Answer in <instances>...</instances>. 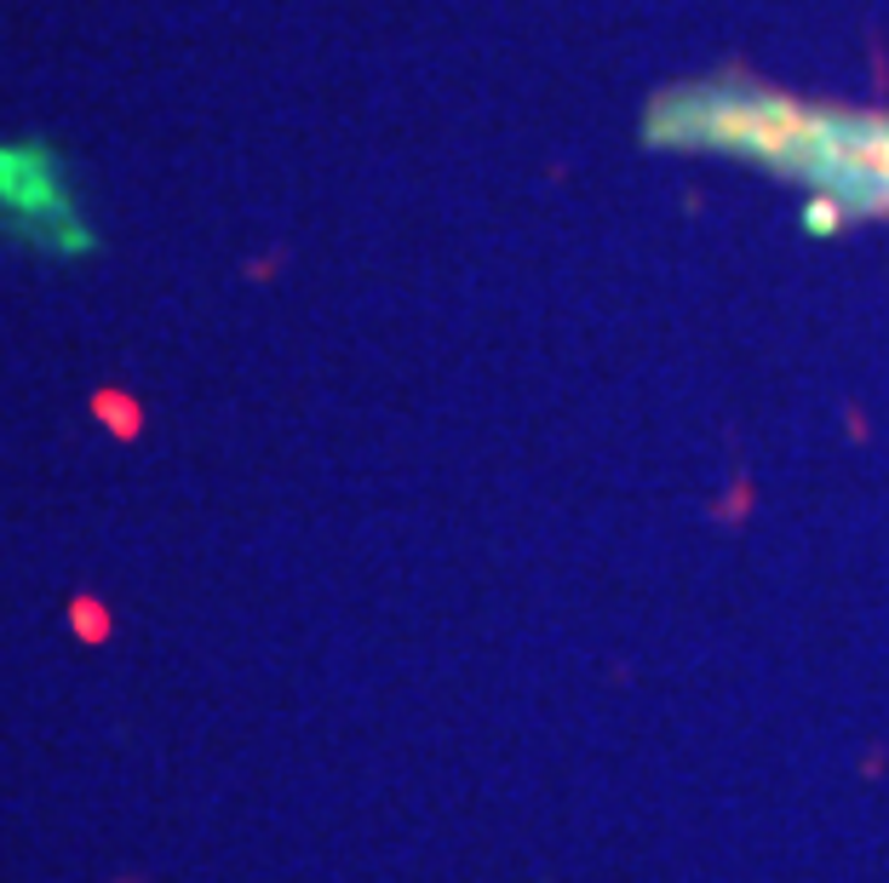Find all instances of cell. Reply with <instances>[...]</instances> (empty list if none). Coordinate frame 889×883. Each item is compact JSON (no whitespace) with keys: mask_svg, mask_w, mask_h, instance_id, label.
<instances>
[{"mask_svg":"<svg viewBox=\"0 0 889 883\" xmlns=\"http://www.w3.org/2000/svg\"><path fill=\"white\" fill-rule=\"evenodd\" d=\"M0 236L46 259L92 252V230L75 207L64 156L46 138H0Z\"/></svg>","mask_w":889,"mask_h":883,"instance_id":"1","label":"cell"}]
</instances>
